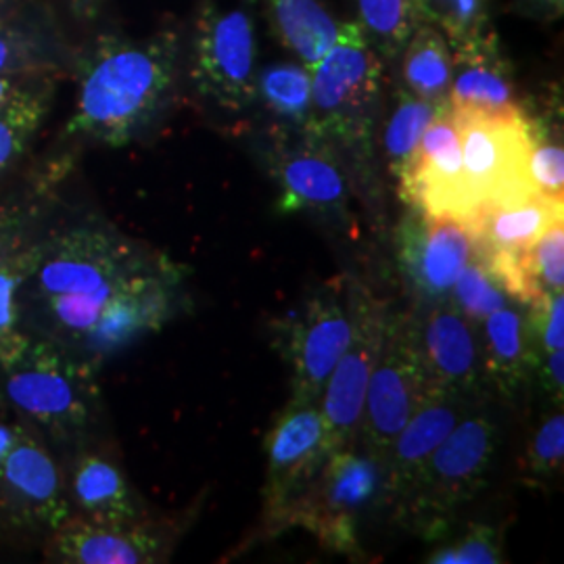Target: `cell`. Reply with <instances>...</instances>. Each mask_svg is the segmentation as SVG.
<instances>
[{
    "mask_svg": "<svg viewBox=\"0 0 564 564\" xmlns=\"http://www.w3.org/2000/svg\"><path fill=\"white\" fill-rule=\"evenodd\" d=\"M181 44L172 30L142 41L99 36L78 61V95L67 137L123 147L144 132L170 101Z\"/></svg>",
    "mask_w": 564,
    "mask_h": 564,
    "instance_id": "1",
    "label": "cell"
},
{
    "mask_svg": "<svg viewBox=\"0 0 564 564\" xmlns=\"http://www.w3.org/2000/svg\"><path fill=\"white\" fill-rule=\"evenodd\" d=\"M97 364L44 335L2 372L0 398L53 447H78L99 423Z\"/></svg>",
    "mask_w": 564,
    "mask_h": 564,
    "instance_id": "2",
    "label": "cell"
},
{
    "mask_svg": "<svg viewBox=\"0 0 564 564\" xmlns=\"http://www.w3.org/2000/svg\"><path fill=\"white\" fill-rule=\"evenodd\" d=\"M72 517L51 445L0 398V544L42 545Z\"/></svg>",
    "mask_w": 564,
    "mask_h": 564,
    "instance_id": "3",
    "label": "cell"
},
{
    "mask_svg": "<svg viewBox=\"0 0 564 564\" xmlns=\"http://www.w3.org/2000/svg\"><path fill=\"white\" fill-rule=\"evenodd\" d=\"M310 74L312 107L305 134L345 147L368 141L381 97L383 63L358 21L339 25L337 41Z\"/></svg>",
    "mask_w": 564,
    "mask_h": 564,
    "instance_id": "4",
    "label": "cell"
},
{
    "mask_svg": "<svg viewBox=\"0 0 564 564\" xmlns=\"http://www.w3.org/2000/svg\"><path fill=\"white\" fill-rule=\"evenodd\" d=\"M496 442V426L487 416L460 419L393 500L395 517L426 538L442 533L454 510L484 487Z\"/></svg>",
    "mask_w": 564,
    "mask_h": 564,
    "instance_id": "5",
    "label": "cell"
},
{
    "mask_svg": "<svg viewBox=\"0 0 564 564\" xmlns=\"http://www.w3.org/2000/svg\"><path fill=\"white\" fill-rule=\"evenodd\" d=\"M155 268L160 265L113 230L97 223L76 224L44 239L41 262L23 286L21 303L95 295Z\"/></svg>",
    "mask_w": 564,
    "mask_h": 564,
    "instance_id": "6",
    "label": "cell"
},
{
    "mask_svg": "<svg viewBox=\"0 0 564 564\" xmlns=\"http://www.w3.org/2000/svg\"><path fill=\"white\" fill-rule=\"evenodd\" d=\"M381 500H387L383 460L372 452L343 447L326 458L312 484L284 510L276 529L302 524L326 547L354 554L360 517Z\"/></svg>",
    "mask_w": 564,
    "mask_h": 564,
    "instance_id": "7",
    "label": "cell"
},
{
    "mask_svg": "<svg viewBox=\"0 0 564 564\" xmlns=\"http://www.w3.org/2000/svg\"><path fill=\"white\" fill-rule=\"evenodd\" d=\"M452 116L463 142V188L468 218L484 205L519 202L538 193L529 174L533 118L527 113L508 120Z\"/></svg>",
    "mask_w": 564,
    "mask_h": 564,
    "instance_id": "8",
    "label": "cell"
},
{
    "mask_svg": "<svg viewBox=\"0 0 564 564\" xmlns=\"http://www.w3.org/2000/svg\"><path fill=\"white\" fill-rule=\"evenodd\" d=\"M345 293L351 314V339L321 395V412L333 452L349 447L362 426L368 381L379 362L389 318V305L362 284L351 282Z\"/></svg>",
    "mask_w": 564,
    "mask_h": 564,
    "instance_id": "9",
    "label": "cell"
},
{
    "mask_svg": "<svg viewBox=\"0 0 564 564\" xmlns=\"http://www.w3.org/2000/svg\"><path fill=\"white\" fill-rule=\"evenodd\" d=\"M191 80L205 99L228 111L249 107L256 95V34L242 9L203 2L191 39Z\"/></svg>",
    "mask_w": 564,
    "mask_h": 564,
    "instance_id": "10",
    "label": "cell"
},
{
    "mask_svg": "<svg viewBox=\"0 0 564 564\" xmlns=\"http://www.w3.org/2000/svg\"><path fill=\"white\" fill-rule=\"evenodd\" d=\"M276 341L291 368V402L318 403L324 384L351 339L345 289L324 286L279 324Z\"/></svg>",
    "mask_w": 564,
    "mask_h": 564,
    "instance_id": "11",
    "label": "cell"
},
{
    "mask_svg": "<svg viewBox=\"0 0 564 564\" xmlns=\"http://www.w3.org/2000/svg\"><path fill=\"white\" fill-rule=\"evenodd\" d=\"M431 395L423 366L416 354L410 316H391L384 326V341L375 366L364 403V442L383 460L416 408Z\"/></svg>",
    "mask_w": 564,
    "mask_h": 564,
    "instance_id": "12",
    "label": "cell"
},
{
    "mask_svg": "<svg viewBox=\"0 0 564 564\" xmlns=\"http://www.w3.org/2000/svg\"><path fill=\"white\" fill-rule=\"evenodd\" d=\"M333 454L318 403L289 402L265 437L263 519L276 529L284 510L318 475Z\"/></svg>",
    "mask_w": 564,
    "mask_h": 564,
    "instance_id": "13",
    "label": "cell"
},
{
    "mask_svg": "<svg viewBox=\"0 0 564 564\" xmlns=\"http://www.w3.org/2000/svg\"><path fill=\"white\" fill-rule=\"evenodd\" d=\"M473 258L475 239L464 220L412 209L400 226L398 260L403 279L423 302H444Z\"/></svg>",
    "mask_w": 564,
    "mask_h": 564,
    "instance_id": "14",
    "label": "cell"
},
{
    "mask_svg": "<svg viewBox=\"0 0 564 564\" xmlns=\"http://www.w3.org/2000/svg\"><path fill=\"white\" fill-rule=\"evenodd\" d=\"M400 181L403 202L429 216L466 220L463 188V142L456 120L445 105L431 120Z\"/></svg>",
    "mask_w": 564,
    "mask_h": 564,
    "instance_id": "15",
    "label": "cell"
},
{
    "mask_svg": "<svg viewBox=\"0 0 564 564\" xmlns=\"http://www.w3.org/2000/svg\"><path fill=\"white\" fill-rule=\"evenodd\" d=\"M174 535L167 527L137 523H90L72 517L42 544L51 563L153 564L162 563L172 550Z\"/></svg>",
    "mask_w": 564,
    "mask_h": 564,
    "instance_id": "16",
    "label": "cell"
},
{
    "mask_svg": "<svg viewBox=\"0 0 564 564\" xmlns=\"http://www.w3.org/2000/svg\"><path fill=\"white\" fill-rule=\"evenodd\" d=\"M563 220L564 199L533 193L519 202L484 205L464 223L473 232L475 256L508 295L519 258L550 226Z\"/></svg>",
    "mask_w": 564,
    "mask_h": 564,
    "instance_id": "17",
    "label": "cell"
},
{
    "mask_svg": "<svg viewBox=\"0 0 564 564\" xmlns=\"http://www.w3.org/2000/svg\"><path fill=\"white\" fill-rule=\"evenodd\" d=\"M416 354L431 393L468 395L481 375L479 343L458 307L431 303L423 316L410 318Z\"/></svg>",
    "mask_w": 564,
    "mask_h": 564,
    "instance_id": "18",
    "label": "cell"
},
{
    "mask_svg": "<svg viewBox=\"0 0 564 564\" xmlns=\"http://www.w3.org/2000/svg\"><path fill=\"white\" fill-rule=\"evenodd\" d=\"M172 310V279L163 268L149 270L123 282L102 310L99 323L76 349L99 364L142 335L160 328Z\"/></svg>",
    "mask_w": 564,
    "mask_h": 564,
    "instance_id": "19",
    "label": "cell"
},
{
    "mask_svg": "<svg viewBox=\"0 0 564 564\" xmlns=\"http://www.w3.org/2000/svg\"><path fill=\"white\" fill-rule=\"evenodd\" d=\"M452 59L454 72L447 97L452 113L500 120L527 113L517 97L512 69L491 30L479 41L454 48Z\"/></svg>",
    "mask_w": 564,
    "mask_h": 564,
    "instance_id": "20",
    "label": "cell"
},
{
    "mask_svg": "<svg viewBox=\"0 0 564 564\" xmlns=\"http://www.w3.org/2000/svg\"><path fill=\"white\" fill-rule=\"evenodd\" d=\"M63 473L74 517L90 523H137L147 519L139 494L113 456L78 445Z\"/></svg>",
    "mask_w": 564,
    "mask_h": 564,
    "instance_id": "21",
    "label": "cell"
},
{
    "mask_svg": "<svg viewBox=\"0 0 564 564\" xmlns=\"http://www.w3.org/2000/svg\"><path fill=\"white\" fill-rule=\"evenodd\" d=\"M279 209L293 212H339L347 203V181L328 142L307 134L302 147L289 149L276 163Z\"/></svg>",
    "mask_w": 564,
    "mask_h": 564,
    "instance_id": "22",
    "label": "cell"
},
{
    "mask_svg": "<svg viewBox=\"0 0 564 564\" xmlns=\"http://www.w3.org/2000/svg\"><path fill=\"white\" fill-rule=\"evenodd\" d=\"M463 398L454 393H431L416 408L383 456L387 500L393 502L402 496L429 456L463 419Z\"/></svg>",
    "mask_w": 564,
    "mask_h": 564,
    "instance_id": "23",
    "label": "cell"
},
{
    "mask_svg": "<svg viewBox=\"0 0 564 564\" xmlns=\"http://www.w3.org/2000/svg\"><path fill=\"white\" fill-rule=\"evenodd\" d=\"M485 377L502 395H517L538 368L527 318L514 307H500L484 321Z\"/></svg>",
    "mask_w": 564,
    "mask_h": 564,
    "instance_id": "24",
    "label": "cell"
},
{
    "mask_svg": "<svg viewBox=\"0 0 564 564\" xmlns=\"http://www.w3.org/2000/svg\"><path fill=\"white\" fill-rule=\"evenodd\" d=\"M44 239L23 242L0 263V370L11 368L30 345L23 326V286L41 262Z\"/></svg>",
    "mask_w": 564,
    "mask_h": 564,
    "instance_id": "25",
    "label": "cell"
},
{
    "mask_svg": "<svg viewBox=\"0 0 564 564\" xmlns=\"http://www.w3.org/2000/svg\"><path fill=\"white\" fill-rule=\"evenodd\" d=\"M268 7L274 34L307 69L337 41L341 23L333 20L323 0H268Z\"/></svg>",
    "mask_w": 564,
    "mask_h": 564,
    "instance_id": "26",
    "label": "cell"
},
{
    "mask_svg": "<svg viewBox=\"0 0 564 564\" xmlns=\"http://www.w3.org/2000/svg\"><path fill=\"white\" fill-rule=\"evenodd\" d=\"M51 74L25 84L0 107V178L20 162L51 111Z\"/></svg>",
    "mask_w": 564,
    "mask_h": 564,
    "instance_id": "27",
    "label": "cell"
},
{
    "mask_svg": "<svg viewBox=\"0 0 564 564\" xmlns=\"http://www.w3.org/2000/svg\"><path fill=\"white\" fill-rule=\"evenodd\" d=\"M403 51L402 74L408 90L424 101L447 105L454 59L444 34L421 23Z\"/></svg>",
    "mask_w": 564,
    "mask_h": 564,
    "instance_id": "28",
    "label": "cell"
},
{
    "mask_svg": "<svg viewBox=\"0 0 564 564\" xmlns=\"http://www.w3.org/2000/svg\"><path fill=\"white\" fill-rule=\"evenodd\" d=\"M563 284L564 220L550 226L519 258L508 295L529 305L552 293H561Z\"/></svg>",
    "mask_w": 564,
    "mask_h": 564,
    "instance_id": "29",
    "label": "cell"
},
{
    "mask_svg": "<svg viewBox=\"0 0 564 564\" xmlns=\"http://www.w3.org/2000/svg\"><path fill=\"white\" fill-rule=\"evenodd\" d=\"M55 36L21 7L0 21V74H51L57 67Z\"/></svg>",
    "mask_w": 564,
    "mask_h": 564,
    "instance_id": "30",
    "label": "cell"
},
{
    "mask_svg": "<svg viewBox=\"0 0 564 564\" xmlns=\"http://www.w3.org/2000/svg\"><path fill=\"white\" fill-rule=\"evenodd\" d=\"M256 95L276 118L305 130L312 107V74L303 63L265 67L256 82Z\"/></svg>",
    "mask_w": 564,
    "mask_h": 564,
    "instance_id": "31",
    "label": "cell"
},
{
    "mask_svg": "<svg viewBox=\"0 0 564 564\" xmlns=\"http://www.w3.org/2000/svg\"><path fill=\"white\" fill-rule=\"evenodd\" d=\"M366 41L384 57H398L423 23L412 0H358Z\"/></svg>",
    "mask_w": 564,
    "mask_h": 564,
    "instance_id": "32",
    "label": "cell"
},
{
    "mask_svg": "<svg viewBox=\"0 0 564 564\" xmlns=\"http://www.w3.org/2000/svg\"><path fill=\"white\" fill-rule=\"evenodd\" d=\"M445 105L419 99L410 90H402L398 95V105L389 118L384 130V153L389 160V167L395 176H400L405 165L412 160L419 141L423 137L426 126L444 109Z\"/></svg>",
    "mask_w": 564,
    "mask_h": 564,
    "instance_id": "33",
    "label": "cell"
},
{
    "mask_svg": "<svg viewBox=\"0 0 564 564\" xmlns=\"http://www.w3.org/2000/svg\"><path fill=\"white\" fill-rule=\"evenodd\" d=\"M423 23L437 28L452 51L489 32L491 0H412Z\"/></svg>",
    "mask_w": 564,
    "mask_h": 564,
    "instance_id": "34",
    "label": "cell"
},
{
    "mask_svg": "<svg viewBox=\"0 0 564 564\" xmlns=\"http://www.w3.org/2000/svg\"><path fill=\"white\" fill-rule=\"evenodd\" d=\"M456 307L466 321L484 323L489 314L505 307L506 291L477 256L466 263L452 291Z\"/></svg>",
    "mask_w": 564,
    "mask_h": 564,
    "instance_id": "35",
    "label": "cell"
},
{
    "mask_svg": "<svg viewBox=\"0 0 564 564\" xmlns=\"http://www.w3.org/2000/svg\"><path fill=\"white\" fill-rule=\"evenodd\" d=\"M533 188L554 199H564V153L561 142L552 141L550 128L533 118V147L529 160Z\"/></svg>",
    "mask_w": 564,
    "mask_h": 564,
    "instance_id": "36",
    "label": "cell"
},
{
    "mask_svg": "<svg viewBox=\"0 0 564 564\" xmlns=\"http://www.w3.org/2000/svg\"><path fill=\"white\" fill-rule=\"evenodd\" d=\"M426 563L498 564L505 563V552L498 533L489 524H470L454 544L431 552Z\"/></svg>",
    "mask_w": 564,
    "mask_h": 564,
    "instance_id": "37",
    "label": "cell"
},
{
    "mask_svg": "<svg viewBox=\"0 0 564 564\" xmlns=\"http://www.w3.org/2000/svg\"><path fill=\"white\" fill-rule=\"evenodd\" d=\"M42 209V191L21 193L0 203V263L34 237V226Z\"/></svg>",
    "mask_w": 564,
    "mask_h": 564,
    "instance_id": "38",
    "label": "cell"
},
{
    "mask_svg": "<svg viewBox=\"0 0 564 564\" xmlns=\"http://www.w3.org/2000/svg\"><path fill=\"white\" fill-rule=\"evenodd\" d=\"M527 330L533 343L538 362L552 354L563 351L564 347V300L563 291L552 293L538 302L529 303ZM538 370V368H535Z\"/></svg>",
    "mask_w": 564,
    "mask_h": 564,
    "instance_id": "39",
    "label": "cell"
},
{
    "mask_svg": "<svg viewBox=\"0 0 564 564\" xmlns=\"http://www.w3.org/2000/svg\"><path fill=\"white\" fill-rule=\"evenodd\" d=\"M563 460L564 416L563 412H556L535 431L527 452V468L538 479H550L563 470Z\"/></svg>",
    "mask_w": 564,
    "mask_h": 564,
    "instance_id": "40",
    "label": "cell"
},
{
    "mask_svg": "<svg viewBox=\"0 0 564 564\" xmlns=\"http://www.w3.org/2000/svg\"><path fill=\"white\" fill-rule=\"evenodd\" d=\"M563 356L564 351L547 354L538 362V370H535L540 375V379H542V384L550 391V395L558 402V405L563 403L564 391Z\"/></svg>",
    "mask_w": 564,
    "mask_h": 564,
    "instance_id": "41",
    "label": "cell"
},
{
    "mask_svg": "<svg viewBox=\"0 0 564 564\" xmlns=\"http://www.w3.org/2000/svg\"><path fill=\"white\" fill-rule=\"evenodd\" d=\"M102 0H72V11L80 21H93L101 11Z\"/></svg>",
    "mask_w": 564,
    "mask_h": 564,
    "instance_id": "42",
    "label": "cell"
},
{
    "mask_svg": "<svg viewBox=\"0 0 564 564\" xmlns=\"http://www.w3.org/2000/svg\"><path fill=\"white\" fill-rule=\"evenodd\" d=\"M542 11L550 13L552 18H561L563 15L564 0H533Z\"/></svg>",
    "mask_w": 564,
    "mask_h": 564,
    "instance_id": "43",
    "label": "cell"
},
{
    "mask_svg": "<svg viewBox=\"0 0 564 564\" xmlns=\"http://www.w3.org/2000/svg\"><path fill=\"white\" fill-rule=\"evenodd\" d=\"M21 0H0V21L7 20L20 9Z\"/></svg>",
    "mask_w": 564,
    "mask_h": 564,
    "instance_id": "44",
    "label": "cell"
}]
</instances>
